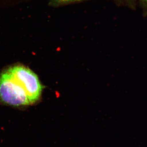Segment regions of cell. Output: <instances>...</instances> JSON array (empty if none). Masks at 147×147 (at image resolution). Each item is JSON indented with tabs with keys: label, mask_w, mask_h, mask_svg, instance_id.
Segmentation results:
<instances>
[{
	"label": "cell",
	"mask_w": 147,
	"mask_h": 147,
	"mask_svg": "<svg viewBox=\"0 0 147 147\" xmlns=\"http://www.w3.org/2000/svg\"><path fill=\"white\" fill-rule=\"evenodd\" d=\"M42 89L36 74L24 66L11 67L0 75V98L9 105L34 103L39 100Z\"/></svg>",
	"instance_id": "1"
},
{
	"label": "cell",
	"mask_w": 147,
	"mask_h": 147,
	"mask_svg": "<svg viewBox=\"0 0 147 147\" xmlns=\"http://www.w3.org/2000/svg\"><path fill=\"white\" fill-rule=\"evenodd\" d=\"M76 1H79V0H54V1L58 3H63L70 2Z\"/></svg>",
	"instance_id": "3"
},
{
	"label": "cell",
	"mask_w": 147,
	"mask_h": 147,
	"mask_svg": "<svg viewBox=\"0 0 147 147\" xmlns=\"http://www.w3.org/2000/svg\"><path fill=\"white\" fill-rule=\"evenodd\" d=\"M144 10L147 13V0H139Z\"/></svg>",
	"instance_id": "2"
}]
</instances>
